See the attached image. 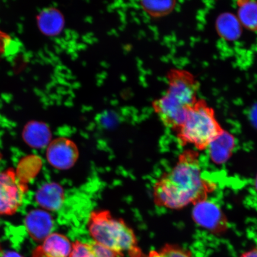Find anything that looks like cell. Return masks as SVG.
I'll return each mask as SVG.
<instances>
[{
    "label": "cell",
    "mask_w": 257,
    "mask_h": 257,
    "mask_svg": "<svg viewBox=\"0 0 257 257\" xmlns=\"http://www.w3.org/2000/svg\"><path fill=\"white\" fill-rule=\"evenodd\" d=\"M213 187L202 178L198 154L186 150L171 171L161 176L154 184L153 200L157 207L179 210L206 200Z\"/></svg>",
    "instance_id": "1"
},
{
    "label": "cell",
    "mask_w": 257,
    "mask_h": 257,
    "mask_svg": "<svg viewBox=\"0 0 257 257\" xmlns=\"http://www.w3.org/2000/svg\"><path fill=\"white\" fill-rule=\"evenodd\" d=\"M165 94L154 100V111L164 126L175 131L185 120L188 109L198 101L200 83L187 70L172 69L167 74Z\"/></svg>",
    "instance_id": "2"
},
{
    "label": "cell",
    "mask_w": 257,
    "mask_h": 257,
    "mask_svg": "<svg viewBox=\"0 0 257 257\" xmlns=\"http://www.w3.org/2000/svg\"><path fill=\"white\" fill-rule=\"evenodd\" d=\"M88 230L96 243L106 247L122 257H144L136 233L123 218L112 216L106 210L92 211L89 214Z\"/></svg>",
    "instance_id": "3"
},
{
    "label": "cell",
    "mask_w": 257,
    "mask_h": 257,
    "mask_svg": "<svg viewBox=\"0 0 257 257\" xmlns=\"http://www.w3.org/2000/svg\"><path fill=\"white\" fill-rule=\"evenodd\" d=\"M223 131L213 109L204 99H198L188 109L185 120L175 133L182 146L190 144L203 150Z\"/></svg>",
    "instance_id": "4"
},
{
    "label": "cell",
    "mask_w": 257,
    "mask_h": 257,
    "mask_svg": "<svg viewBox=\"0 0 257 257\" xmlns=\"http://www.w3.org/2000/svg\"><path fill=\"white\" fill-rule=\"evenodd\" d=\"M25 187L11 170L0 172V215H12L23 202Z\"/></svg>",
    "instance_id": "5"
},
{
    "label": "cell",
    "mask_w": 257,
    "mask_h": 257,
    "mask_svg": "<svg viewBox=\"0 0 257 257\" xmlns=\"http://www.w3.org/2000/svg\"><path fill=\"white\" fill-rule=\"evenodd\" d=\"M79 156L76 144L65 137L57 138L47 147V159L51 166L59 170H68L75 166Z\"/></svg>",
    "instance_id": "6"
},
{
    "label": "cell",
    "mask_w": 257,
    "mask_h": 257,
    "mask_svg": "<svg viewBox=\"0 0 257 257\" xmlns=\"http://www.w3.org/2000/svg\"><path fill=\"white\" fill-rule=\"evenodd\" d=\"M192 217L198 225L215 233L223 232L227 227L226 218L220 209L206 200L194 204Z\"/></svg>",
    "instance_id": "7"
},
{
    "label": "cell",
    "mask_w": 257,
    "mask_h": 257,
    "mask_svg": "<svg viewBox=\"0 0 257 257\" xmlns=\"http://www.w3.org/2000/svg\"><path fill=\"white\" fill-rule=\"evenodd\" d=\"M25 224L29 234L35 240L43 242L52 233L53 219L47 211L35 209L26 217Z\"/></svg>",
    "instance_id": "8"
},
{
    "label": "cell",
    "mask_w": 257,
    "mask_h": 257,
    "mask_svg": "<svg viewBox=\"0 0 257 257\" xmlns=\"http://www.w3.org/2000/svg\"><path fill=\"white\" fill-rule=\"evenodd\" d=\"M72 242L68 237L59 233H52L34 250L32 257H69Z\"/></svg>",
    "instance_id": "9"
},
{
    "label": "cell",
    "mask_w": 257,
    "mask_h": 257,
    "mask_svg": "<svg viewBox=\"0 0 257 257\" xmlns=\"http://www.w3.org/2000/svg\"><path fill=\"white\" fill-rule=\"evenodd\" d=\"M36 20L40 31L47 37L60 35L65 26L64 15L55 8L44 9L37 16Z\"/></svg>",
    "instance_id": "10"
},
{
    "label": "cell",
    "mask_w": 257,
    "mask_h": 257,
    "mask_svg": "<svg viewBox=\"0 0 257 257\" xmlns=\"http://www.w3.org/2000/svg\"><path fill=\"white\" fill-rule=\"evenodd\" d=\"M25 142L33 149L48 147L52 141L50 128L44 122L32 120L26 124L22 132Z\"/></svg>",
    "instance_id": "11"
},
{
    "label": "cell",
    "mask_w": 257,
    "mask_h": 257,
    "mask_svg": "<svg viewBox=\"0 0 257 257\" xmlns=\"http://www.w3.org/2000/svg\"><path fill=\"white\" fill-rule=\"evenodd\" d=\"M36 200L46 211H57L62 207L64 200L63 189L56 183L45 185L37 193Z\"/></svg>",
    "instance_id": "12"
},
{
    "label": "cell",
    "mask_w": 257,
    "mask_h": 257,
    "mask_svg": "<svg viewBox=\"0 0 257 257\" xmlns=\"http://www.w3.org/2000/svg\"><path fill=\"white\" fill-rule=\"evenodd\" d=\"M234 147L233 136L224 130L222 133L212 141L208 148L213 162L217 164H222L229 159Z\"/></svg>",
    "instance_id": "13"
},
{
    "label": "cell",
    "mask_w": 257,
    "mask_h": 257,
    "mask_svg": "<svg viewBox=\"0 0 257 257\" xmlns=\"http://www.w3.org/2000/svg\"><path fill=\"white\" fill-rule=\"evenodd\" d=\"M69 257L122 256L94 241L92 243H85L77 240L72 242V249Z\"/></svg>",
    "instance_id": "14"
},
{
    "label": "cell",
    "mask_w": 257,
    "mask_h": 257,
    "mask_svg": "<svg viewBox=\"0 0 257 257\" xmlns=\"http://www.w3.org/2000/svg\"><path fill=\"white\" fill-rule=\"evenodd\" d=\"M237 19L248 30L257 32V2L240 0L237 2Z\"/></svg>",
    "instance_id": "15"
},
{
    "label": "cell",
    "mask_w": 257,
    "mask_h": 257,
    "mask_svg": "<svg viewBox=\"0 0 257 257\" xmlns=\"http://www.w3.org/2000/svg\"><path fill=\"white\" fill-rule=\"evenodd\" d=\"M140 6L143 11L153 18L165 17L174 11L177 2L169 1H142Z\"/></svg>",
    "instance_id": "16"
},
{
    "label": "cell",
    "mask_w": 257,
    "mask_h": 257,
    "mask_svg": "<svg viewBox=\"0 0 257 257\" xmlns=\"http://www.w3.org/2000/svg\"><path fill=\"white\" fill-rule=\"evenodd\" d=\"M217 27L218 33L228 40L235 39L240 34V24L238 19L230 14L221 15L218 19Z\"/></svg>",
    "instance_id": "17"
},
{
    "label": "cell",
    "mask_w": 257,
    "mask_h": 257,
    "mask_svg": "<svg viewBox=\"0 0 257 257\" xmlns=\"http://www.w3.org/2000/svg\"><path fill=\"white\" fill-rule=\"evenodd\" d=\"M159 252L163 257H192L189 250L175 244H165Z\"/></svg>",
    "instance_id": "18"
},
{
    "label": "cell",
    "mask_w": 257,
    "mask_h": 257,
    "mask_svg": "<svg viewBox=\"0 0 257 257\" xmlns=\"http://www.w3.org/2000/svg\"><path fill=\"white\" fill-rule=\"evenodd\" d=\"M12 38L7 32L0 30V59L5 55L6 50L11 44Z\"/></svg>",
    "instance_id": "19"
},
{
    "label": "cell",
    "mask_w": 257,
    "mask_h": 257,
    "mask_svg": "<svg viewBox=\"0 0 257 257\" xmlns=\"http://www.w3.org/2000/svg\"><path fill=\"white\" fill-rule=\"evenodd\" d=\"M241 257H257V247L249 251L243 253Z\"/></svg>",
    "instance_id": "20"
},
{
    "label": "cell",
    "mask_w": 257,
    "mask_h": 257,
    "mask_svg": "<svg viewBox=\"0 0 257 257\" xmlns=\"http://www.w3.org/2000/svg\"><path fill=\"white\" fill-rule=\"evenodd\" d=\"M3 257H22L20 255L18 254V253L11 252L5 253L4 256Z\"/></svg>",
    "instance_id": "21"
},
{
    "label": "cell",
    "mask_w": 257,
    "mask_h": 257,
    "mask_svg": "<svg viewBox=\"0 0 257 257\" xmlns=\"http://www.w3.org/2000/svg\"><path fill=\"white\" fill-rule=\"evenodd\" d=\"M5 252L3 251V250L1 248V246H0V257L4 256Z\"/></svg>",
    "instance_id": "22"
},
{
    "label": "cell",
    "mask_w": 257,
    "mask_h": 257,
    "mask_svg": "<svg viewBox=\"0 0 257 257\" xmlns=\"http://www.w3.org/2000/svg\"><path fill=\"white\" fill-rule=\"evenodd\" d=\"M255 188H256V191H257V176H256V178L255 180Z\"/></svg>",
    "instance_id": "23"
},
{
    "label": "cell",
    "mask_w": 257,
    "mask_h": 257,
    "mask_svg": "<svg viewBox=\"0 0 257 257\" xmlns=\"http://www.w3.org/2000/svg\"><path fill=\"white\" fill-rule=\"evenodd\" d=\"M2 154H1V153H0V159H2Z\"/></svg>",
    "instance_id": "24"
}]
</instances>
